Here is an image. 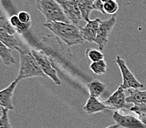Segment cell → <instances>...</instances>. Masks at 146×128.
Listing matches in <instances>:
<instances>
[{"instance_id": "obj_1", "label": "cell", "mask_w": 146, "mask_h": 128, "mask_svg": "<svg viewBox=\"0 0 146 128\" xmlns=\"http://www.w3.org/2000/svg\"><path fill=\"white\" fill-rule=\"evenodd\" d=\"M43 26L52 32L60 40L65 42L68 47L82 44L84 41L82 34L81 27L74 25L71 23H45Z\"/></svg>"}, {"instance_id": "obj_2", "label": "cell", "mask_w": 146, "mask_h": 128, "mask_svg": "<svg viewBox=\"0 0 146 128\" xmlns=\"http://www.w3.org/2000/svg\"><path fill=\"white\" fill-rule=\"evenodd\" d=\"M20 57V65L17 80H21L29 77L46 78V75L40 67L35 57L32 54L31 50L29 49L19 51Z\"/></svg>"}, {"instance_id": "obj_3", "label": "cell", "mask_w": 146, "mask_h": 128, "mask_svg": "<svg viewBox=\"0 0 146 128\" xmlns=\"http://www.w3.org/2000/svg\"><path fill=\"white\" fill-rule=\"evenodd\" d=\"M38 11L46 19V23H70L56 0H35Z\"/></svg>"}, {"instance_id": "obj_4", "label": "cell", "mask_w": 146, "mask_h": 128, "mask_svg": "<svg viewBox=\"0 0 146 128\" xmlns=\"http://www.w3.org/2000/svg\"><path fill=\"white\" fill-rule=\"evenodd\" d=\"M31 52L33 56L35 57L37 62L38 63L40 67L45 75L48 76L55 83V85H61V81L57 76V71L52 64V62L48 56L43 51L40 50L32 49Z\"/></svg>"}, {"instance_id": "obj_5", "label": "cell", "mask_w": 146, "mask_h": 128, "mask_svg": "<svg viewBox=\"0 0 146 128\" xmlns=\"http://www.w3.org/2000/svg\"><path fill=\"white\" fill-rule=\"evenodd\" d=\"M116 22H117L116 14L111 16L110 19L101 21L96 39L95 41L96 44L98 45V48L101 51L104 50V47L107 45L110 33L113 29L114 27L116 24Z\"/></svg>"}, {"instance_id": "obj_6", "label": "cell", "mask_w": 146, "mask_h": 128, "mask_svg": "<svg viewBox=\"0 0 146 128\" xmlns=\"http://www.w3.org/2000/svg\"><path fill=\"white\" fill-rule=\"evenodd\" d=\"M116 63L120 70L121 75L123 78V83L120 86L125 89H130V88H134V89H138V88H142L144 87L143 84L139 83L135 77L134 76L131 71L129 70V67L125 64V61L122 59L119 55H117L116 57Z\"/></svg>"}, {"instance_id": "obj_7", "label": "cell", "mask_w": 146, "mask_h": 128, "mask_svg": "<svg viewBox=\"0 0 146 128\" xmlns=\"http://www.w3.org/2000/svg\"><path fill=\"white\" fill-rule=\"evenodd\" d=\"M59 3L66 17L70 23L79 26V23L83 20L76 0H56Z\"/></svg>"}, {"instance_id": "obj_8", "label": "cell", "mask_w": 146, "mask_h": 128, "mask_svg": "<svg viewBox=\"0 0 146 128\" xmlns=\"http://www.w3.org/2000/svg\"><path fill=\"white\" fill-rule=\"evenodd\" d=\"M104 104L108 107L109 110L115 111L129 108L123 88L121 86L118 87L117 90L105 100Z\"/></svg>"}, {"instance_id": "obj_9", "label": "cell", "mask_w": 146, "mask_h": 128, "mask_svg": "<svg viewBox=\"0 0 146 128\" xmlns=\"http://www.w3.org/2000/svg\"><path fill=\"white\" fill-rule=\"evenodd\" d=\"M112 118L119 127L146 128L145 125L139 119L131 115H123L117 111H115Z\"/></svg>"}, {"instance_id": "obj_10", "label": "cell", "mask_w": 146, "mask_h": 128, "mask_svg": "<svg viewBox=\"0 0 146 128\" xmlns=\"http://www.w3.org/2000/svg\"><path fill=\"white\" fill-rule=\"evenodd\" d=\"M102 20L98 18L90 20L87 22L86 25L83 27H81V31L84 41L88 42H94L96 39L97 34H98L99 25Z\"/></svg>"}, {"instance_id": "obj_11", "label": "cell", "mask_w": 146, "mask_h": 128, "mask_svg": "<svg viewBox=\"0 0 146 128\" xmlns=\"http://www.w3.org/2000/svg\"><path fill=\"white\" fill-rule=\"evenodd\" d=\"M0 41L3 44L11 49H16L18 52L20 50L27 49V47L16 35H10L3 30H0Z\"/></svg>"}, {"instance_id": "obj_12", "label": "cell", "mask_w": 146, "mask_h": 128, "mask_svg": "<svg viewBox=\"0 0 146 128\" xmlns=\"http://www.w3.org/2000/svg\"><path fill=\"white\" fill-rule=\"evenodd\" d=\"M19 80L16 79L5 89L0 91V105L2 107L7 110L13 109V96L16 85H18Z\"/></svg>"}, {"instance_id": "obj_13", "label": "cell", "mask_w": 146, "mask_h": 128, "mask_svg": "<svg viewBox=\"0 0 146 128\" xmlns=\"http://www.w3.org/2000/svg\"><path fill=\"white\" fill-rule=\"evenodd\" d=\"M83 109L88 114L90 115L102 112V111L109 109V108L104 104V102H101L96 97H90L89 99L87 101L86 104L84 105Z\"/></svg>"}, {"instance_id": "obj_14", "label": "cell", "mask_w": 146, "mask_h": 128, "mask_svg": "<svg viewBox=\"0 0 146 128\" xmlns=\"http://www.w3.org/2000/svg\"><path fill=\"white\" fill-rule=\"evenodd\" d=\"M76 2L83 20L87 22L90 21V15L93 11V5L96 0H76Z\"/></svg>"}, {"instance_id": "obj_15", "label": "cell", "mask_w": 146, "mask_h": 128, "mask_svg": "<svg viewBox=\"0 0 146 128\" xmlns=\"http://www.w3.org/2000/svg\"><path fill=\"white\" fill-rule=\"evenodd\" d=\"M129 95L126 97L127 103L146 104V91H139L138 89H129Z\"/></svg>"}, {"instance_id": "obj_16", "label": "cell", "mask_w": 146, "mask_h": 128, "mask_svg": "<svg viewBox=\"0 0 146 128\" xmlns=\"http://www.w3.org/2000/svg\"><path fill=\"white\" fill-rule=\"evenodd\" d=\"M87 87L89 91L90 97H96L97 99L103 94L107 88L106 84L98 80H94V81L88 83Z\"/></svg>"}, {"instance_id": "obj_17", "label": "cell", "mask_w": 146, "mask_h": 128, "mask_svg": "<svg viewBox=\"0 0 146 128\" xmlns=\"http://www.w3.org/2000/svg\"><path fill=\"white\" fill-rule=\"evenodd\" d=\"M9 21H10L11 25L16 29L18 34H20V35H24L29 32L32 25V22L29 23V24H24V23L21 22L18 17V15H13L12 16H11Z\"/></svg>"}, {"instance_id": "obj_18", "label": "cell", "mask_w": 146, "mask_h": 128, "mask_svg": "<svg viewBox=\"0 0 146 128\" xmlns=\"http://www.w3.org/2000/svg\"><path fill=\"white\" fill-rule=\"evenodd\" d=\"M0 57L2 63L5 66H10L16 63L12 55V49L6 47L2 42L0 43Z\"/></svg>"}, {"instance_id": "obj_19", "label": "cell", "mask_w": 146, "mask_h": 128, "mask_svg": "<svg viewBox=\"0 0 146 128\" xmlns=\"http://www.w3.org/2000/svg\"><path fill=\"white\" fill-rule=\"evenodd\" d=\"M0 30H3L10 35H16L17 31L10 23L9 19H7V16L4 14L3 10L2 11L1 18H0Z\"/></svg>"}, {"instance_id": "obj_20", "label": "cell", "mask_w": 146, "mask_h": 128, "mask_svg": "<svg viewBox=\"0 0 146 128\" xmlns=\"http://www.w3.org/2000/svg\"><path fill=\"white\" fill-rule=\"evenodd\" d=\"M90 69L94 74L97 75H104L107 71V63L104 61L93 62L90 65Z\"/></svg>"}, {"instance_id": "obj_21", "label": "cell", "mask_w": 146, "mask_h": 128, "mask_svg": "<svg viewBox=\"0 0 146 128\" xmlns=\"http://www.w3.org/2000/svg\"><path fill=\"white\" fill-rule=\"evenodd\" d=\"M85 54L88 58L90 61H91L92 63L103 61L104 58V55L101 51L96 49H88L85 52Z\"/></svg>"}, {"instance_id": "obj_22", "label": "cell", "mask_w": 146, "mask_h": 128, "mask_svg": "<svg viewBox=\"0 0 146 128\" xmlns=\"http://www.w3.org/2000/svg\"><path fill=\"white\" fill-rule=\"evenodd\" d=\"M104 8L106 13L110 15H115L119 9V5L116 1L114 0H109L104 4Z\"/></svg>"}, {"instance_id": "obj_23", "label": "cell", "mask_w": 146, "mask_h": 128, "mask_svg": "<svg viewBox=\"0 0 146 128\" xmlns=\"http://www.w3.org/2000/svg\"><path fill=\"white\" fill-rule=\"evenodd\" d=\"M9 110L5 107L2 108V116L0 118V128H12L8 116Z\"/></svg>"}, {"instance_id": "obj_24", "label": "cell", "mask_w": 146, "mask_h": 128, "mask_svg": "<svg viewBox=\"0 0 146 128\" xmlns=\"http://www.w3.org/2000/svg\"><path fill=\"white\" fill-rule=\"evenodd\" d=\"M130 111L135 113L138 116L146 113V104H135L130 108Z\"/></svg>"}, {"instance_id": "obj_25", "label": "cell", "mask_w": 146, "mask_h": 128, "mask_svg": "<svg viewBox=\"0 0 146 128\" xmlns=\"http://www.w3.org/2000/svg\"><path fill=\"white\" fill-rule=\"evenodd\" d=\"M18 17H19V20L21 21V22L24 23V24H29L31 23V17L29 15V13L26 12V11H21L18 13Z\"/></svg>"}, {"instance_id": "obj_26", "label": "cell", "mask_w": 146, "mask_h": 128, "mask_svg": "<svg viewBox=\"0 0 146 128\" xmlns=\"http://www.w3.org/2000/svg\"><path fill=\"white\" fill-rule=\"evenodd\" d=\"M104 4L101 0H96L94 5H93V11H97L102 13V14H106L104 8Z\"/></svg>"}, {"instance_id": "obj_27", "label": "cell", "mask_w": 146, "mask_h": 128, "mask_svg": "<svg viewBox=\"0 0 146 128\" xmlns=\"http://www.w3.org/2000/svg\"><path fill=\"white\" fill-rule=\"evenodd\" d=\"M138 116H139V119L146 126V113H143Z\"/></svg>"}, {"instance_id": "obj_28", "label": "cell", "mask_w": 146, "mask_h": 128, "mask_svg": "<svg viewBox=\"0 0 146 128\" xmlns=\"http://www.w3.org/2000/svg\"><path fill=\"white\" fill-rule=\"evenodd\" d=\"M104 128H119V127L115 124V125H111V126H109L107 127H104Z\"/></svg>"}, {"instance_id": "obj_29", "label": "cell", "mask_w": 146, "mask_h": 128, "mask_svg": "<svg viewBox=\"0 0 146 128\" xmlns=\"http://www.w3.org/2000/svg\"><path fill=\"white\" fill-rule=\"evenodd\" d=\"M103 3H105V2H107V1H109V0H101ZM114 1H116V0H114Z\"/></svg>"}, {"instance_id": "obj_30", "label": "cell", "mask_w": 146, "mask_h": 128, "mask_svg": "<svg viewBox=\"0 0 146 128\" xmlns=\"http://www.w3.org/2000/svg\"><path fill=\"white\" fill-rule=\"evenodd\" d=\"M2 1H3V0H2ZM5 1H9V0H5Z\"/></svg>"}]
</instances>
